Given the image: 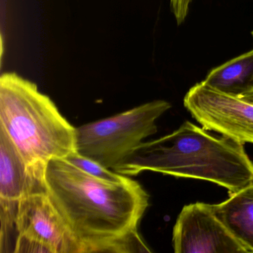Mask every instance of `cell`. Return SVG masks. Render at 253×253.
I'll list each match as a JSON object with an SVG mask.
<instances>
[{"label":"cell","mask_w":253,"mask_h":253,"mask_svg":"<svg viewBox=\"0 0 253 253\" xmlns=\"http://www.w3.org/2000/svg\"><path fill=\"white\" fill-rule=\"evenodd\" d=\"M171 108L153 100L76 128L78 153L115 171L145 139L158 131L156 121Z\"/></svg>","instance_id":"obj_4"},{"label":"cell","mask_w":253,"mask_h":253,"mask_svg":"<svg viewBox=\"0 0 253 253\" xmlns=\"http://www.w3.org/2000/svg\"><path fill=\"white\" fill-rule=\"evenodd\" d=\"M146 171L207 180L229 195L253 182V163L243 143L211 136L189 121L171 134L143 142L115 170L128 177Z\"/></svg>","instance_id":"obj_2"},{"label":"cell","mask_w":253,"mask_h":253,"mask_svg":"<svg viewBox=\"0 0 253 253\" xmlns=\"http://www.w3.org/2000/svg\"><path fill=\"white\" fill-rule=\"evenodd\" d=\"M13 253H81L79 245L45 189H38L17 204Z\"/></svg>","instance_id":"obj_5"},{"label":"cell","mask_w":253,"mask_h":253,"mask_svg":"<svg viewBox=\"0 0 253 253\" xmlns=\"http://www.w3.org/2000/svg\"><path fill=\"white\" fill-rule=\"evenodd\" d=\"M211 207L230 233L249 253H253V182Z\"/></svg>","instance_id":"obj_9"},{"label":"cell","mask_w":253,"mask_h":253,"mask_svg":"<svg viewBox=\"0 0 253 253\" xmlns=\"http://www.w3.org/2000/svg\"><path fill=\"white\" fill-rule=\"evenodd\" d=\"M204 81L218 91L236 97L253 91V49L211 69Z\"/></svg>","instance_id":"obj_10"},{"label":"cell","mask_w":253,"mask_h":253,"mask_svg":"<svg viewBox=\"0 0 253 253\" xmlns=\"http://www.w3.org/2000/svg\"><path fill=\"white\" fill-rule=\"evenodd\" d=\"M183 103L207 131L243 144L253 143V103L218 91L204 81L189 90Z\"/></svg>","instance_id":"obj_6"},{"label":"cell","mask_w":253,"mask_h":253,"mask_svg":"<svg viewBox=\"0 0 253 253\" xmlns=\"http://www.w3.org/2000/svg\"><path fill=\"white\" fill-rule=\"evenodd\" d=\"M252 36H253V32H252Z\"/></svg>","instance_id":"obj_13"},{"label":"cell","mask_w":253,"mask_h":253,"mask_svg":"<svg viewBox=\"0 0 253 253\" xmlns=\"http://www.w3.org/2000/svg\"><path fill=\"white\" fill-rule=\"evenodd\" d=\"M241 98L244 99L246 101L250 102V103H253V91L244 94V96H241Z\"/></svg>","instance_id":"obj_12"},{"label":"cell","mask_w":253,"mask_h":253,"mask_svg":"<svg viewBox=\"0 0 253 253\" xmlns=\"http://www.w3.org/2000/svg\"><path fill=\"white\" fill-rule=\"evenodd\" d=\"M45 181L81 253L152 252L139 232L149 195L137 180L126 176L118 183L106 181L57 159L48 164Z\"/></svg>","instance_id":"obj_1"},{"label":"cell","mask_w":253,"mask_h":253,"mask_svg":"<svg viewBox=\"0 0 253 253\" xmlns=\"http://www.w3.org/2000/svg\"><path fill=\"white\" fill-rule=\"evenodd\" d=\"M45 188V180L32 175L15 145L0 128V218H14L22 198Z\"/></svg>","instance_id":"obj_8"},{"label":"cell","mask_w":253,"mask_h":253,"mask_svg":"<svg viewBox=\"0 0 253 253\" xmlns=\"http://www.w3.org/2000/svg\"><path fill=\"white\" fill-rule=\"evenodd\" d=\"M65 160L72 163L75 167H78L83 171L100 180L112 183H118L124 180L126 177L124 174L106 168L101 164L81 155L78 152L69 155Z\"/></svg>","instance_id":"obj_11"},{"label":"cell","mask_w":253,"mask_h":253,"mask_svg":"<svg viewBox=\"0 0 253 253\" xmlns=\"http://www.w3.org/2000/svg\"><path fill=\"white\" fill-rule=\"evenodd\" d=\"M176 253H243L248 250L213 212L211 204L195 203L182 209L174 224Z\"/></svg>","instance_id":"obj_7"},{"label":"cell","mask_w":253,"mask_h":253,"mask_svg":"<svg viewBox=\"0 0 253 253\" xmlns=\"http://www.w3.org/2000/svg\"><path fill=\"white\" fill-rule=\"evenodd\" d=\"M0 128L40 180H45L50 161L78 152L76 128L35 83L14 72L0 78Z\"/></svg>","instance_id":"obj_3"}]
</instances>
